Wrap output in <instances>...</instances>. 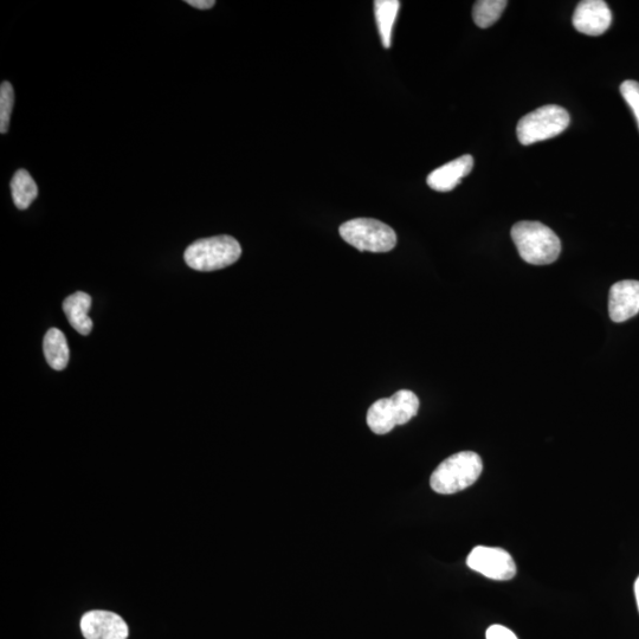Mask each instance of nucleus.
Listing matches in <instances>:
<instances>
[{
  "instance_id": "obj_1",
  "label": "nucleus",
  "mask_w": 639,
  "mask_h": 639,
  "mask_svg": "<svg viewBox=\"0 0 639 639\" xmlns=\"http://www.w3.org/2000/svg\"><path fill=\"white\" fill-rule=\"evenodd\" d=\"M512 238L522 260L534 266H547L560 256L559 237L540 222L516 223L512 229Z\"/></svg>"
},
{
  "instance_id": "obj_2",
  "label": "nucleus",
  "mask_w": 639,
  "mask_h": 639,
  "mask_svg": "<svg viewBox=\"0 0 639 639\" xmlns=\"http://www.w3.org/2000/svg\"><path fill=\"white\" fill-rule=\"evenodd\" d=\"M481 457L473 451H462L443 461L432 473L430 486L438 494L450 495L473 486L482 474Z\"/></svg>"
},
{
  "instance_id": "obj_3",
  "label": "nucleus",
  "mask_w": 639,
  "mask_h": 639,
  "mask_svg": "<svg viewBox=\"0 0 639 639\" xmlns=\"http://www.w3.org/2000/svg\"><path fill=\"white\" fill-rule=\"evenodd\" d=\"M242 255V248L234 237L221 235L193 242L185 250L184 260L191 269L216 271L232 266Z\"/></svg>"
},
{
  "instance_id": "obj_4",
  "label": "nucleus",
  "mask_w": 639,
  "mask_h": 639,
  "mask_svg": "<svg viewBox=\"0 0 639 639\" xmlns=\"http://www.w3.org/2000/svg\"><path fill=\"white\" fill-rule=\"evenodd\" d=\"M339 231L345 242L360 251L389 253L397 245L395 230L377 219H352L342 224Z\"/></svg>"
},
{
  "instance_id": "obj_5",
  "label": "nucleus",
  "mask_w": 639,
  "mask_h": 639,
  "mask_svg": "<svg viewBox=\"0 0 639 639\" xmlns=\"http://www.w3.org/2000/svg\"><path fill=\"white\" fill-rule=\"evenodd\" d=\"M570 114L565 108L548 105L535 109L520 119L516 134L524 146L558 137L570 126Z\"/></svg>"
},
{
  "instance_id": "obj_6",
  "label": "nucleus",
  "mask_w": 639,
  "mask_h": 639,
  "mask_svg": "<svg viewBox=\"0 0 639 639\" xmlns=\"http://www.w3.org/2000/svg\"><path fill=\"white\" fill-rule=\"evenodd\" d=\"M467 565L471 570L493 580H511L516 574L512 555L497 547H475L468 555Z\"/></svg>"
},
{
  "instance_id": "obj_7",
  "label": "nucleus",
  "mask_w": 639,
  "mask_h": 639,
  "mask_svg": "<svg viewBox=\"0 0 639 639\" xmlns=\"http://www.w3.org/2000/svg\"><path fill=\"white\" fill-rule=\"evenodd\" d=\"M572 23L580 34L600 36L611 27L612 12L603 0H583L574 10Z\"/></svg>"
},
{
  "instance_id": "obj_8",
  "label": "nucleus",
  "mask_w": 639,
  "mask_h": 639,
  "mask_svg": "<svg viewBox=\"0 0 639 639\" xmlns=\"http://www.w3.org/2000/svg\"><path fill=\"white\" fill-rule=\"evenodd\" d=\"M86 639H127L128 625L119 615L108 611H90L81 619Z\"/></svg>"
},
{
  "instance_id": "obj_9",
  "label": "nucleus",
  "mask_w": 639,
  "mask_h": 639,
  "mask_svg": "<svg viewBox=\"0 0 639 639\" xmlns=\"http://www.w3.org/2000/svg\"><path fill=\"white\" fill-rule=\"evenodd\" d=\"M639 313V281H619L611 287L609 314L612 321L624 322Z\"/></svg>"
},
{
  "instance_id": "obj_10",
  "label": "nucleus",
  "mask_w": 639,
  "mask_h": 639,
  "mask_svg": "<svg viewBox=\"0 0 639 639\" xmlns=\"http://www.w3.org/2000/svg\"><path fill=\"white\" fill-rule=\"evenodd\" d=\"M473 169L474 158L467 154V156H462L438 167L437 170L429 174L426 183L437 192H450L457 185H460L462 179L466 178Z\"/></svg>"
},
{
  "instance_id": "obj_11",
  "label": "nucleus",
  "mask_w": 639,
  "mask_h": 639,
  "mask_svg": "<svg viewBox=\"0 0 639 639\" xmlns=\"http://www.w3.org/2000/svg\"><path fill=\"white\" fill-rule=\"evenodd\" d=\"M92 298L86 293L77 292L68 296L63 302V311L69 324L81 335H89L93 331V321L89 318Z\"/></svg>"
},
{
  "instance_id": "obj_12",
  "label": "nucleus",
  "mask_w": 639,
  "mask_h": 639,
  "mask_svg": "<svg viewBox=\"0 0 639 639\" xmlns=\"http://www.w3.org/2000/svg\"><path fill=\"white\" fill-rule=\"evenodd\" d=\"M43 348L45 359H47L51 369L56 371L66 369L70 357L69 346L66 335L60 329H49L48 333L45 334Z\"/></svg>"
},
{
  "instance_id": "obj_13",
  "label": "nucleus",
  "mask_w": 639,
  "mask_h": 639,
  "mask_svg": "<svg viewBox=\"0 0 639 639\" xmlns=\"http://www.w3.org/2000/svg\"><path fill=\"white\" fill-rule=\"evenodd\" d=\"M367 424L377 435H386L398 425L395 408L390 398L377 400L367 413Z\"/></svg>"
},
{
  "instance_id": "obj_14",
  "label": "nucleus",
  "mask_w": 639,
  "mask_h": 639,
  "mask_svg": "<svg viewBox=\"0 0 639 639\" xmlns=\"http://www.w3.org/2000/svg\"><path fill=\"white\" fill-rule=\"evenodd\" d=\"M399 9L398 0H377L374 2L379 35L385 49L391 47L393 25H395Z\"/></svg>"
},
{
  "instance_id": "obj_15",
  "label": "nucleus",
  "mask_w": 639,
  "mask_h": 639,
  "mask_svg": "<svg viewBox=\"0 0 639 639\" xmlns=\"http://www.w3.org/2000/svg\"><path fill=\"white\" fill-rule=\"evenodd\" d=\"M11 191L19 210H27L38 196L35 180L27 170H18L15 173L11 180Z\"/></svg>"
},
{
  "instance_id": "obj_16",
  "label": "nucleus",
  "mask_w": 639,
  "mask_h": 639,
  "mask_svg": "<svg viewBox=\"0 0 639 639\" xmlns=\"http://www.w3.org/2000/svg\"><path fill=\"white\" fill-rule=\"evenodd\" d=\"M506 0H479L473 9V18L477 27L487 29L501 18L507 8Z\"/></svg>"
},
{
  "instance_id": "obj_17",
  "label": "nucleus",
  "mask_w": 639,
  "mask_h": 639,
  "mask_svg": "<svg viewBox=\"0 0 639 639\" xmlns=\"http://www.w3.org/2000/svg\"><path fill=\"white\" fill-rule=\"evenodd\" d=\"M397 415L398 425L409 423L417 415L419 399L409 390H400L390 397Z\"/></svg>"
},
{
  "instance_id": "obj_18",
  "label": "nucleus",
  "mask_w": 639,
  "mask_h": 639,
  "mask_svg": "<svg viewBox=\"0 0 639 639\" xmlns=\"http://www.w3.org/2000/svg\"><path fill=\"white\" fill-rule=\"evenodd\" d=\"M15 106V90L11 83L4 81L0 87V133L9 131L12 109Z\"/></svg>"
},
{
  "instance_id": "obj_19",
  "label": "nucleus",
  "mask_w": 639,
  "mask_h": 639,
  "mask_svg": "<svg viewBox=\"0 0 639 639\" xmlns=\"http://www.w3.org/2000/svg\"><path fill=\"white\" fill-rule=\"evenodd\" d=\"M619 89L623 99L634 113L639 128V83L632 80L624 81Z\"/></svg>"
},
{
  "instance_id": "obj_20",
  "label": "nucleus",
  "mask_w": 639,
  "mask_h": 639,
  "mask_svg": "<svg viewBox=\"0 0 639 639\" xmlns=\"http://www.w3.org/2000/svg\"><path fill=\"white\" fill-rule=\"evenodd\" d=\"M487 639H519L512 630L502 625H492L487 630Z\"/></svg>"
},
{
  "instance_id": "obj_21",
  "label": "nucleus",
  "mask_w": 639,
  "mask_h": 639,
  "mask_svg": "<svg viewBox=\"0 0 639 639\" xmlns=\"http://www.w3.org/2000/svg\"><path fill=\"white\" fill-rule=\"evenodd\" d=\"M186 4L193 6L199 10H209L216 5L215 0H186Z\"/></svg>"
},
{
  "instance_id": "obj_22",
  "label": "nucleus",
  "mask_w": 639,
  "mask_h": 639,
  "mask_svg": "<svg viewBox=\"0 0 639 639\" xmlns=\"http://www.w3.org/2000/svg\"><path fill=\"white\" fill-rule=\"evenodd\" d=\"M635 595H636L637 606H638V610H639V577L637 578L636 583H635Z\"/></svg>"
}]
</instances>
